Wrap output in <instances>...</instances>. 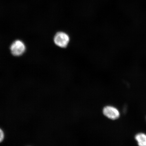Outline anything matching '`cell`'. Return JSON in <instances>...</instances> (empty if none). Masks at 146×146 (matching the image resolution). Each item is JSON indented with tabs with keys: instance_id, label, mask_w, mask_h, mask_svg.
<instances>
[{
	"instance_id": "7a4b0ae2",
	"label": "cell",
	"mask_w": 146,
	"mask_h": 146,
	"mask_svg": "<svg viewBox=\"0 0 146 146\" xmlns=\"http://www.w3.org/2000/svg\"><path fill=\"white\" fill-rule=\"evenodd\" d=\"M11 52L13 55L19 56L22 55L26 50V47L22 41L16 40L11 46Z\"/></svg>"
},
{
	"instance_id": "3957f363",
	"label": "cell",
	"mask_w": 146,
	"mask_h": 146,
	"mask_svg": "<svg viewBox=\"0 0 146 146\" xmlns=\"http://www.w3.org/2000/svg\"><path fill=\"white\" fill-rule=\"evenodd\" d=\"M103 114L108 118L112 120L117 119L120 116L119 112L113 107L107 106L103 109Z\"/></svg>"
},
{
	"instance_id": "6da1fadb",
	"label": "cell",
	"mask_w": 146,
	"mask_h": 146,
	"mask_svg": "<svg viewBox=\"0 0 146 146\" xmlns=\"http://www.w3.org/2000/svg\"><path fill=\"white\" fill-rule=\"evenodd\" d=\"M70 41V37L66 33L60 32L56 33L54 38V43L61 48H65L67 46Z\"/></svg>"
},
{
	"instance_id": "277c9868",
	"label": "cell",
	"mask_w": 146,
	"mask_h": 146,
	"mask_svg": "<svg viewBox=\"0 0 146 146\" xmlns=\"http://www.w3.org/2000/svg\"><path fill=\"white\" fill-rule=\"evenodd\" d=\"M135 138L139 145L146 146V135L143 133H139L136 135Z\"/></svg>"
},
{
	"instance_id": "5b68a950",
	"label": "cell",
	"mask_w": 146,
	"mask_h": 146,
	"mask_svg": "<svg viewBox=\"0 0 146 146\" xmlns=\"http://www.w3.org/2000/svg\"><path fill=\"white\" fill-rule=\"evenodd\" d=\"M4 133L3 131L0 128V143L2 142L4 138Z\"/></svg>"
}]
</instances>
